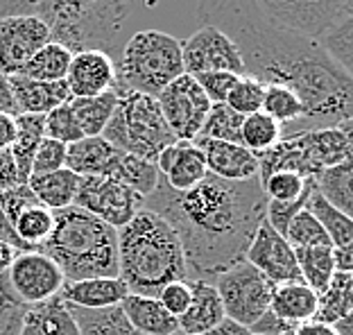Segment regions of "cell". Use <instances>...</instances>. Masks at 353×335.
Segmentation results:
<instances>
[{
	"instance_id": "836d02e7",
	"label": "cell",
	"mask_w": 353,
	"mask_h": 335,
	"mask_svg": "<svg viewBox=\"0 0 353 335\" xmlns=\"http://www.w3.org/2000/svg\"><path fill=\"white\" fill-rule=\"evenodd\" d=\"M116 107H118L116 91L93 95V98H73L70 100V109H73L84 136H100L104 132V127H107V123L111 121V116H114Z\"/></svg>"
},
{
	"instance_id": "ab89813d",
	"label": "cell",
	"mask_w": 353,
	"mask_h": 335,
	"mask_svg": "<svg viewBox=\"0 0 353 335\" xmlns=\"http://www.w3.org/2000/svg\"><path fill=\"white\" fill-rule=\"evenodd\" d=\"M315 43L326 52L328 59H333L340 68L351 75L353 63V16H347L333 28H328L322 37L315 39Z\"/></svg>"
},
{
	"instance_id": "74e56055",
	"label": "cell",
	"mask_w": 353,
	"mask_h": 335,
	"mask_svg": "<svg viewBox=\"0 0 353 335\" xmlns=\"http://www.w3.org/2000/svg\"><path fill=\"white\" fill-rule=\"evenodd\" d=\"M111 179H116L125 186H130L132 190H136L143 199L148 195L154 193V188L159 186V179H161V172H159L157 163L145 161L141 156L120 152L118 163L111 172Z\"/></svg>"
},
{
	"instance_id": "680465c9",
	"label": "cell",
	"mask_w": 353,
	"mask_h": 335,
	"mask_svg": "<svg viewBox=\"0 0 353 335\" xmlns=\"http://www.w3.org/2000/svg\"><path fill=\"white\" fill-rule=\"evenodd\" d=\"M0 241L7 243L10 247H14L16 252H30L28 247L19 241V236L14 234V229H12V225H10V220L5 218L3 209H0Z\"/></svg>"
},
{
	"instance_id": "44dd1931",
	"label": "cell",
	"mask_w": 353,
	"mask_h": 335,
	"mask_svg": "<svg viewBox=\"0 0 353 335\" xmlns=\"http://www.w3.org/2000/svg\"><path fill=\"white\" fill-rule=\"evenodd\" d=\"M190 290H192L190 306L176 320L179 322V333L204 335L224 320L220 294L211 281H202V278H190Z\"/></svg>"
},
{
	"instance_id": "9a60e30c",
	"label": "cell",
	"mask_w": 353,
	"mask_h": 335,
	"mask_svg": "<svg viewBox=\"0 0 353 335\" xmlns=\"http://www.w3.org/2000/svg\"><path fill=\"white\" fill-rule=\"evenodd\" d=\"M245 261L274 285L285 281H301L292 245L281 234H276L265 220L256 229L250 250L245 254Z\"/></svg>"
},
{
	"instance_id": "cb8c5ba5",
	"label": "cell",
	"mask_w": 353,
	"mask_h": 335,
	"mask_svg": "<svg viewBox=\"0 0 353 335\" xmlns=\"http://www.w3.org/2000/svg\"><path fill=\"white\" fill-rule=\"evenodd\" d=\"M123 315L134 331L141 335H176L179 333V322L161 306L157 297H143V294H127L120 301Z\"/></svg>"
},
{
	"instance_id": "be15d7a7",
	"label": "cell",
	"mask_w": 353,
	"mask_h": 335,
	"mask_svg": "<svg viewBox=\"0 0 353 335\" xmlns=\"http://www.w3.org/2000/svg\"><path fill=\"white\" fill-rule=\"evenodd\" d=\"M176 335H183V333H176Z\"/></svg>"
},
{
	"instance_id": "60d3db41",
	"label": "cell",
	"mask_w": 353,
	"mask_h": 335,
	"mask_svg": "<svg viewBox=\"0 0 353 335\" xmlns=\"http://www.w3.org/2000/svg\"><path fill=\"white\" fill-rule=\"evenodd\" d=\"M243 121H245V116L236 114V111L229 109L224 102L222 105H211L197 139L240 143V127H243Z\"/></svg>"
},
{
	"instance_id": "bcb514c9",
	"label": "cell",
	"mask_w": 353,
	"mask_h": 335,
	"mask_svg": "<svg viewBox=\"0 0 353 335\" xmlns=\"http://www.w3.org/2000/svg\"><path fill=\"white\" fill-rule=\"evenodd\" d=\"M66 168V145L59 141L46 139L39 145L34 159H32V174L30 177H39V174H50L54 170Z\"/></svg>"
},
{
	"instance_id": "94428289",
	"label": "cell",
	"mask_w": 353,
	"mask_h": 335,
	"mask_svg": "<svg viewBox=\"0 0 353 335\" xmlns=\"http://www.w3.org/2000/svg\"><path fill=\"white\" fill-rule=\"evenodd\" d=\"M333 258H335V272H351L353 270V250L351 247L333 250Z\"/></svg>"
},
{
	"instance_id": "3957f363",
	"label": "cell",
	"mask_w": 353,
	"mask_h": 335,
	"mask_svg": "<svg viewBox=\"0 0 353 335\" xmlns=\"http://www.w3.org/2000/svg\"><path fill=\"white\" fill-rule=\"evenodd\" d=\"M118 276L143 297H157L172 281H188L179 238L157 213L143 209L118 229Z\"/></svg>"
},
{
	"instance_id": "7c38bea8",
	"label": "cell",
	"mask_w": 353,
	"mask_h": 335,
	"mask_svg": "<svg viewBox=\"0 0 353 335\" xmlns=\"http://www.w3.org/2000/svg\"><path fill=\"white\" fill-rule=\"evenodd\" d=\"M73 206H79L86 213L100 218L109 227L120 229L136 213L143 211V197L111 177H79Z\"/></svg>"
},
{
	"instance_id": "6f0895ef",
	"label": "cell",
	"mask_w": 353,
	"mask_h": 335,
	"mask_svg": "<svg viewBox=\"0 0 353 335\" xmlns=\"http://www.w3.org/2000/svg\"><path fill=\"white\" fill-rule=\"evenodd\" d=\"M16 139V118L0 114V150H10Z\"/></svg>"
},
{
	"instance_id": "1f68e13d",
	"label": "cell",
	"mask_w": 353,
	"mask_h": 335,
	"mask_svg": "<svg viewBox=\"0 0 353 335\" xmlns=\"http://www.w3.org/2000/svg\"><path fill=\"white\" fill-rule=\"evenodd\" d=\"M68 308L77 324L79 335H141L139 331H134L130 326L120 306H111L102 310H86V308H77L68 304Z\"/></svg>"
},
{
	"instance_id": "7bdbcfd3",
	"label": "cell",
	"mask_w": 353,
	"mask_h": 335,
	"mask_svg": "<svg viewBox=\"0 0 353 335\" xmlns=\"http://www.w3.org/2000/svg\"><path fill=\"white\" fill-rule=\"evenodd\" d=\"M43 134H46V139L59 141V143H63V145H73V143L84 139V132L77 123L73 109H70V102H66V105H61L57 109H52L50 114H46Z\"/></svg>"
},
{
	"instance_id": "f6af8a7d",
	"label": "cell",
	"mask_w": 353,
	"mask_h": 335,
	"mask_svg": "<svg viewBox=\"0 0 353 335\" xmlns=\"http://www.w3.org/2000/svg\"><path fill=\"white\" fill-rule=\"evenodd\" d=\"M263 95H265V84H261L259 79H254L250 75H240L234 89L227 95L224 105L234 109L240 116H252L263 109Z\"/></svg>"
},
{
	"instance_id": "9f6ffc18",
	"label": "cell",
	"mask_w": 353,
	"mask_h": 335,
	"mask_svg": "<svg viewBox=\"0 0 353 335\" xmlns=\"http://www.w3.org/2000/svg\"><path fill=\"white\" fill-rule=\"evenodd\" d=\"M290 335H340V333L335 331V326H331V324L310 320V322H303L299 326H294Z\"/></svg>"
},
{
	"instance_id": "8d00e7d4",
	"label": "cell",
	"mask_w": 353,
	"mask_h": 335,
	"mask_svg": "<svg viewBox=\"0 0 353 335\" xmlns=\"http://www.w3.org/2000/svg\"><path fill=\"white\" fill-rule=\"evenodd\" d=\"M70 59H73V52H70L68 48H63L61 43H54V41H48L41 50L26 63V68H23L19 75L39 79V82H63L68 73Z\"/></svg>"
},
{
	"instance_id": "4fadbf2b",
	"label": "cell",
	"mask_w": 353,
	"mask_h": 335,
	"mask_svg": "<svg viewBox=\"0 0 353 335\" xmlns=\"http://www.w3.org/2000/svg\"><path fill=\"white\" fill-rule=\"evenodd\" d=\"M181 61L186 75H202L213 70L245 75L243 59L234 41L211 26H202L186 41H181Z\"/></svg>"
},
{
	"instance_id": "d590c367",
	"label": "cell",
	"mask_w": 353,
	"mask_h": 335,
	"mask_svg": "<svg viewBox=\"0 0 353 335\" xmlns=\"http://www.w3.org/2000/svg\"><path fill=\"white\" fill-rule=\"evenodd\" d=\"M351 161L326 168L312 179V186L331 206L351 218L353 211V186H351Z\"/></svg>"
},
{
	"instance_id": "603a6c76",
	"label": "cell",
	"mask_w": 353,
	"mask_h": 335,
	"mask_svg": "<svg viewBox=\"0 0 353 335\" xmlns=\"http://www.w3.org/2000/svg\"><path fill=\"white\" fill-rule=\"evenodd\" d=\"M120 150L109 145L102 136H84L66 145V168L79 177H111Z\"/></svg>"
},
{
	"instance_id": "816d5d0a",
	"label": "cell",
	"mask_w": 353,
	"mask_h": 335,
	"mask_svg": "<svg viewBox=\"0 0 353 335\" xmlns=\"http://www.w3.org/2000/svg\"><path fill=\"white\" fill-rule=\"evenodd\" d=\"M292 329H294L292 324H288V322H283V320H279L276 315H272L270 310H268V313H265V315L261 317V320L252 326L250 331H252L254 335H290Z\"/></svg>"
},
{
	"instance_id": "f35d334b",
	"label": "cell",
	"mask_w": 353,
	"mask_h": 335,
	"mask_svg": "<svg viewBox=\"0 0 353 335\" xmlns=\"http://www.w3.org/2000/svg\"><path fill=\"white\" fill-rule=\"evenodd\" d=\"M281 139H283V130H281V125L274 118H270L263 111L245 116L243 127H240V145L247 148L256 156L272 150Z\"/></svg>"
},
{
	"instance_id": "f5cc1de1",
	"label": "cell",
	"mask_w": 353,
	"mask_h": 335,
	"mask_svg": "<svg viewBox=\"0 0 353 335\" xmlns=\"http://www.w3.org/2000/svg\"><path fill=\"white\" fill-rule=\"evenodd\" d=\"M14 186H21L19 170H16V163L10 150H0V190H7Z\"/></svg>"
},
{
	"instance_id": "d6986e66",
	"label": "cell",
	"mask_w": 353,
	"mask_h": 335,
	"mask_svg": "<svg viewBox=\"0 0 353 335\" xmlns=\"http://www.w3.org/2000/svg\"><path fill=\"white\" fill-rule=\"evenodd\" d=\"M130 290L120 276H93L82 281H66L59 297L70 306L86 310H102L111 306H120Z\"/></svg>"
},
{
	"instance_id": "f546056e",
	"label": "cell",
	"mask_w": 353,
	"mask_h": 335,
	"mask_svg": "<svg viewBox=\"0 0 353 335\" xmlns=\"http://www.w3.org/2000/svg\"><path fill=\"white\" fill-rule=\"evenodd\" d=\"M261 111L268 114L270 118H274V121L281 125L283 136L294 134V130L303 121V116H306V109H303L299 95L288 89V86H279V84L265 86Z\"/></svg>"
},
{
	"instance_id": "681fc988",
	"label": "cell",
	"mask_w": 353,
	"mask_h": 335,
	"mask_svg": "<svg viewBox=\"0 0 353 335\" xmlns=\"http://www.w3.org/2000/svg\"><path fill=\"white\" fill-rule=\"evenodd\" d=\"M157 299L161 301V306L168 313L179 320V317L186 313V308L190 306V299H192L190 281H172L163 285L161 292L157 294Z\"/></svg>"
},
{
	"instance_id": "e575fe53",
	"label": "cell",
	"mask_w": 353,
	"mask_h": 335,
	"mask_svg": "<svg viewBox=\"0 0 353 335\" xmlns=\"http://www.w3.org/2000/svg\"><path fill=\"white\" fill-rule=\"evenodd\" d=\"M306 209L315 215V220L322 225V229L326 231L328 241H331L333 250H342V247H351L353 245V222L349 215H344L342 211H338L335 206H331L315 190L312 186Z\"/></svg>"
},
{
	"instance_id": "ffe728a7",
	"label": "cell",
	"mask_w": 353,
	"mask_h": 335,
	"mask_svg": "<svg viewBox=\"0 0 353 335\" xmlns=\"http://www.w3.org/2000/svg\"><path fill=\"white\" fill-rule=\"evenodd\" d=\"M10 86L19 114L46 116L52 109L73 100L66 82H39V79H30L23 75H12Z\"/></svg>"
},
{
	"instance_id": "f1b7e54d",
	"label": "cell",
	"mask_w": 353,
	"mask_h": 335,
	"mask_svg": "<svg viewBox=\"0 0 353 335\" xmlns=\"http://www.w3.org/2000/svg\"><path fill=\"white\" fill-rule=\"evenodd\" d=\"M349 315H353V274L335 272L326 290L317 294L315 320L333 326Z\"/></svg>"
},
{
	"instance_id": "d6a6232c",
	"label": "cell",
	"mask_w": 353,
	"mask_h": 335,
	"mask_svg": "<svg viewBox=\"0 0 353 335\" xmlns=\"http://www.w3.org/2000/svg\"><path fill=\"white\" fill-rule=\"evenodd\" d=\"M54 227V213L50 209L34 199L26 209H21L19 215L12 220L14 234L19 236V241L28 247V250H41V245L48 241V236L52 234Z\"/></svg>"
},
{
	"instance_id": "4316f807",
	"label": "cell",
	"mask_w": 353,
	"mask_h": 335,
	"mask_svg": "<svg viewBox=\"0 0 353 335\" xmlns=\"http://www.w3.org/2000/svg\"><path fill=\"white\" fill-rule=\"evenodd\" d=\"M28 186L46 209L61 211L75 204L77 188H79V174L68 170V168H61V170H54L50 174L30 177Z\"/></svg>"
},
{
	"instance_id": "ba28073f",
	"label": "cell",
	"mask_w": 353,
	"mask_h": 335,
	"mask_svg": "<svg viewBox=\"0 0 353 335\" xmlns=\"http://www.w3.org/2000/svg\"><path fill=\"white\" fill-rule=\"evenodd\" d=\"M213 285L220 294L224 317L240 326L252 329L270 310L274 283L265 278L245 258L220 272L213 278Z\"/></svg>"
},
{
	"instance_id": "6da1fadb",
	"label": "cell",
	"mask_w": 353,
	"mask_h": 335,
	"mask_svg": "<svg viewBox=\"0 0 353 335\" xmlns=\"http://www.w3.org/2000/svg\"><path fill=\"white\" fill-rule=\"evenodd\" d=\"M195 19L234 41L245 75L299 95L306 116L294 134L351 123V75L312 39L270 23L252 0H199Z\"/></svg>"
},
{
	"instance_id": "277c9868",
	"label": "cell",
	"mask_w": 353,
	"mask_h": 335,
	"mask_svg": "<svg viewBox=\"0 0 353 335\" xmlns=\"http://www.w3.org/2000/svg\"><path fill=\"white\" fill-rule=\"evenodd\" d=\"M52 213L54 227L41 252L57 263L66 281L118 276V229L79 206Z\"/></svg>"
},
{
	"instance_id": "c3c4849f",
	"label": "cell",
	"mask_w": 353,
	"mask_h": 335,
	"mask_svg": "<svg viewBox=\"0 0 353 335\" xmlns=\"http://www.w3.org/2000/svg\"><path fill=\"white\" fill-rule=\"evenodd\" d=\"M195 82L199 84V89L204 91L211 105H222L227 102V95L234 89V84L238 82L236 73H227V70H213V73H202V75H192Z\"/></svg>"
},
{
	"instance_id": "7402d4cb",
	"label": "cell",
	"mask_w": 353,
	"mask_h": 335,
	"mask_svg": "<svg viewBox=\"0 0 353 335\" xmlns=\"http://www.w3.org/2000/svg\"><path fill=\"white\" fill-rule=\"evenodd\" d=\"M310 161L319 172L326 168L351 161V123L340 127H319V130L299 132Z\"/></svg>"
},
{
	"instance_id": "7dc6e473",
	"label": "cell",
	"mask_w": 353,
	"mask_h": 335,
	"mask_svg": "<svg viewBox=\"0 0 353 335\" xmlns=\"http://www.w3.org/2000/svg\"><path fill=\"white\" fill-rule=\"evenodd\" d=\"M310 190H312V183L306 193H303L299 199H292V202H274V199H268V204H265V222H268L276 234L285 236L288 225H290L294 215L306 206Z\"/></svg>"
},
{
	"instance_id": "8992f818",
	"label": "cell",
	"mask_w": 353,
	"mask_h": 335,
	"mask_svg": "<svg viewBox=\"0 0 353 335\" xmlns=\"http://www.w3.org/2000/svg\"><path fill=\"white\" fill-rule=\"evenodd\" d=\"M183 75L181 41L161 30H143L127 41L116 66L114 91L143 93L157 98L176 77Z\"/></svg>"
},
{
	"instance_id": "db71d44e",
	"label": "cell",
	"mask_w": 353,
	"mask_h": 335,
	"mask_svg": "<svg viewBox=\"0 0 353 335\" xmlns=\"http://www.w3.org/2000/svg\"><path fill=\"white\" fill-rule=\"evenodd\" d=\"M39 0H0V19L5 16H30L37 12Z\"/></svg>"
},
{
	"instance_id": "91938a15",
	"label": "cell",
	"mask_w": 353,
	"mask_h": 335,
	"mask_svg": "<svg viewBox=\"0 0 353 335\" xmlns=\"http://www.w3.org/2000/svg\"><path fill=\"white\" fill-rule=\"evenodd\" d=\"M204 335H254L247 326H240V324H236V322H231V320H224L215 326V329H211L208 333H204Z\"/></svg>"
},
{
	"instance_id": "ee69618b",
	"label": "cell",
	"mask_w": 353,
	"mask_h": 335,
	"mask_svg": "<svg viewBox=\"0 0 353 335\" xmlns=\"http://www.w3.org/2000/svg\"><path fill=\"white\" fill-rule=\"evenodd\" d=\"M312 179H303L294 172H270L261 179V188L268 199H274V202H292V199H299L306 190L310 188Z\"/></svg>"
},
{
	"instance_id": "f907efd6",
	"label": "cell",
	"mask_w": 353,
	"mask_h": 335,
	"mask_svg": "<svg viewBox=\"0 0 353 335\" xmlns=\"http://www.w3.org/2000/svg\"><path fill=\"white\" fill-rule=\"evenodd\" d=\"M26 310V306H21L19 301L12 299L0 285V335H19V326Z\"/></svg>"
},
{
	"instance_id": "7a4b0ae2",
	"label": "cell",
	"mask_w": 353,
	"mask_h": 335,
	"mask_svg": "<svg viewBox=\"0 0 353 335\" xmlns=\"http://www.w3.org/2000/svg\"><path fill=\"white\" fill-rule=\"evenodd\" d=\"M261 179L227 181L213 174L195 188L176 193L159 179L154 193L143 199V209L157 213L174 229L181 243L190 278L211 281L243 261L256 229L265 220Z\"/></svg>"
},
{
	"instance_id": "484cf974",
	"label": "cell",
	"mask_w": 353,
	"mask_h": 335,
	"mask_svg": "<svg viewBox=\"0 0 353 335\" xmlns=\"http://www.w3.org/2000/svg\"><path fill=\"white\" fill-rule=\"evenodd\" d=\"M19 335H79V331L68 304L61 297H54L26 310Z\"/></svg>"
},
{
	"instance_id": "83f0119b",
	"label": "cell",
	"mask_w": 353,
	"mask_h": 335,
	"mask_svg": "<svg viewBox=\"0 0 353 335\" xmlns=\"http://www.w3.org/2000/svg\"><path fill=\"white\" fill-rule=\"evenodd\" d=\"M43 118L46 116H32V114H19L16 116V139L12 143L10 152L19 170L21 183L30 181L32 174V159H34L39 145L43 141Z\"/></svg>"
},
{
	"instance_id": "5bb4252c",
	"label": "cell",
	"mask_w": 353,
	"mask_h": 335,
	"mask_svg": "<svg viewBox=\"0 0 353 335\" xmlns=\"http://www.w3.org/2000/svg\"><path fill=\"white\" fill-rule=\"evenodd\" d=\"M50 41V30L39 16H5L0 19V70L12 77Z\"/></svg>"
},
{
	"instance_id": "30bf717a",
	"label": "cell",
	"mask_w": 353,
	"mask_h": 335,
	"mask_svg": "<svg viewBox=\"0 0 353 335\" xmlns=\"http://www.w3.org/2000/svg\"><path fill=\"white\" fill-rule=\"evenodd\" d=\"M274 26L315 41L328 28L353 16V0H252Z\"/></svg>"
},
{
	"instance_id": "11a10c76",
	"label": "cell",
	"mask_w": 353,
	"mask_h": 335,
	"mask_svg": "<svg viewBox=\"0 0 353 335\" xmlns=\"http://www.w3.org/2000/svg\"><path fill=\"white\" fill-rule=\"evenodd\" d=\"M0 114H7L14 118L19 116V109H16L14 93L10 86V77H7L3 70H0Z\"/></svg>"
},
{
	"instance_id": "ac0fdd59",
	"label": "cell",
	"mask_w": 353,
	"mask_h": 335,
	"mask_svg": "<svg viewBox=\"0 0 353 335\" xmlns=\"http://www.w3.org/2000/svg\"><path fill=\"white\" fill-rule=\"evenodd\" d=\"M195 145L204 152L208 174L227 181H247L259 177V156L240 143H224L211 139H195Z\"/></svg>"
},
{
	"instance_id": "9c48e42d",
	"label": "cell",
	"mask_w": 353,
	"mask_h": 335,
	"mask_svg": "<svg viewBox=\"0 0 353 335\" xmlns=\"http://www.w3.org/2000/svg\"><path fill=\"white\" fill-rule=\"evenodd\" d=\"M63 283L66 276L59 265L41 250L16 252L12 265L0 274V285L26 308L59 297Z\"/></svg>"
},
{
	"instance_id": "4dcf8cb0",
	"label": "cell",
	"mask_w": 353,
	"mask_h": 335,
	"mask_svg": "<svg viewBox=\"0 0 353 335\" xmlns=\"http://www.w3.org/2000/svg\"><path fill=\"white\" fill-rule=\"evenodd\" d=\"M294 258H296V267H299L301 281L306 283L310 290L322 294L335 274L333 247L331 245L301 247V250H294Z\"/></svg>"
},
{
	"instance_id": "2e32d148",
	"label": "cell",
	"mask_w": 353,
	"mask_h": 335,
	"mask_svg": "<svg viewBox=\"0 0 353 335\" xmlns=\"http://www.w3.org/2000/svg\"><path fill=\"white\" fill-rule=\"evenodd\" d=\"M63 82L68 86L70 98H93V95L114 91L116 63L104 50L73 52Z\"/></svg>"
},
{
	"instance_id": "8fae6325",
	"label": "cell",
	"mask_w": 353,
	"mask_h": 335,
	"mask_svg": "<svg viewBox=\"0 0 353 335\" xmlns=\"http://www.w3.org/2000/svg\"><path fill=\"white\" fill-rule=\"evenodd\" d=\"M157 102L174 141L192 143L199 136V130H202L208 116L211 102H208L204 91L199 89L195 77L186 73L176 77L174 82H170L157 95Z\"/></svg>"
},
{
	"instance_id": "52a82bcc",
	"label": "cell",
	"mask_w": 353,
	"mask_h": 335,
	"mask_svg": "<svg viewBox=\"0 0 353 335\" xmlns=\"http://www.w3.org/2000/svg\"><path fill=\"white\" fill-rule=\"evenodd\" d=\"M100 136L120 152L141 156L157 163L161 150L172 145L174 136L168 130L157 98L143 93H125Z\"/></svg>"
},
{
	"instance_id": "6125c7cd",
	"label": "cell",
	"mask_w": 353,
	"mask_h": 335,
	"mask_svg": "<svg viewBox=\"0 0 353 335\" xmlns=\"http://www.w3.org/2000/svg\"><path fill=\"white\" fill-rule=\"evenodd\" d=\"M14 256H16V250H14V247H10L7 243L0 241V274H5V272H7V267L12 265Z\"/></svg>"
},
{
	"instance_id": "e0dca14e",
	"label": "cell",
	"mask_w": 353,
	"mask_h": 335,
	"mask_svg": "<svg viewBox=\"0 0 353 335\" xmlns=\"http://www.w3.org/2000/svg\"><path fill=\"white\" fill-rule=\"evenodd\" d=\"M157 168L161 172L165 186L170 190H176V193L195 188L208 174L202 150L195 143H181V141L161 150V154L157 156Z\"/></svg>"
},
{
	"instance_id": "b9f144b4",
	"label": "cell",
	"mask_w": 353,
	"mask_h": 335,
	"mask_svg": "<svg viewBox=\"0 0 353 335\" xmlns=\"http://www.w3.org/2000/svg\"><path fill=\"white\" fill-rule=\"evenodd\" d=\"M285 241L292 245V250H301V247H322V245H331L326 231L322 225L315 220L306 206L292 218V222L285 229ZM333 247V245H331Z\"/></svg>"
},
{
	"instance_id": "d4e9b609",
	"label": "cell",
	"mask_w": 353,
	"mask_h": 335,
	"mask_svg": "<svg viewBox=\"0 0 353 335\" xmlns=\"http://www.w3.org/2000/svg\"><path fill=\"white\" fill-rule=\"evenodd\" d=\"M270 313L292 326H299L303 322L315 320L317 292L310 290L303 281L276 283L274 290H272Z\"/></svg>"
},
{
	"instance_id": "5b68a950",
	"label": "cell",
	"mask_w": 353,
	"mask_h": 335,
	"mask_svg": "<svg viewBox=\"0 0 353 335\" xmlns=\"http://www.w3.org/2000/svg\"><path fill=\"white\" fill-rule=\"evenodd\" d=\"M136 0H39L34 16L50 30V41L70 52L114 45Z\"/></svg>"
}]
</instances>
